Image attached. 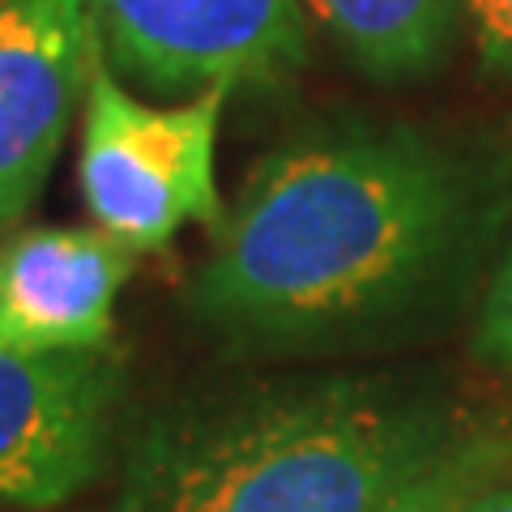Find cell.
<instances>
[{"label": "cell", "instance_id": "obj_1", "mask_svg": "<svg viewBox=\"0 0 512 512\" xmlns=\"http://www.w3.org/2000/svg\"><path fill=\"white\" fill-rule=\"evenodd\" d=\"M483 231V180L440 137L325 124L252 163L188 308L244 355H372L423 333L461 295Z\"/></svg>", "mask_w": 512, "mask_h": 512}, {"label": "cell", "instance_id": "obj_2", "mask_svg": "<svg viewBox=\"0 0 512 512\" xmlns=\"http://www.w3.org/2000/svg\"><path fill=\"white\" fill-rule=\"evenodd\" d=\"M478 440L393 376L244 384L141 431L124 512H389Z\"/></svg>", "mask_w": 512, "mask_h": 512}, {"label": "cell", "instance_id": "obj_3", "mask_svg": "<svg viewBox=\"0 0 512 512\" xmlns=\"http://www.w3.org/2000/svg\"><path fill=\"white\" fill-rule=\"evenodd\" d=\"M227 90L146 103L99 64L82 103L77 184L94 227L133 252H158L188 222L218 227V124Z\"/></svg>", "mask_w": 512, "mask_h": 512}, {"label": "cell", "instance_id": "obj_4", "mask_svg": "<svg viewBox=\"0 0 512 512\" xmlns=\"http://www.w3.org/2000/svg\"><path fill=\"white\" fill-rule=\"evenodd\" d=\"M103 64L158 94L278 86L308 60L303 0H94Z\"/></svg>", "mask_w": 512, "mask_h": 512}, {"label": "cell", "instance_id": "obj_5", "mask_svg": "<svg viewBox=\"0 0 512 512\" xmlns=\"http://www.w3.org/2000/svg\"><path fill=\"white\" fill-rule=\"evenodd\" d=\"M124 363L103 350L0 346V504L52 512L107 470L120 423Z\"/></svg>", "mask_w": 512, "mask_h": 512}, {"label": "cell", "instance_id": "obj_6", "mask_svg": "<svg viewBox=\"0 0 512 512\" xmlns=\"http://www.w3.org/2000/svg\"><path fill=\"white\" fill-rule=\"evenodd\" d=\"M99 64L94 0H0V231L43 197Z\"/></svg>", "mask_w": 512, "mask_h": 512}, {"label": "cell", "instance_id": "obj_7", "mask_svg": "<svg viewBox=\"0 0 512 512\" xmlns=\"http://www.w3.org/2000/svg\"><path fill=\"white\" fill-rule=\"evenodd\" d=\"M137 256L103 227H26L0 244V346L103 350Z\"/></svg>", "mask_w": 512, "mask_h": 512}, {"label": "cell", "instance_id": "obj_8", "mask_svg": "<svg viewBox=\"0 0 512 512\" xmlns=\"http://www.w3.org/2000/svg\"><path fill=\"white\" fill-rule=\"evenodd\" d=\"M308 18L372 82H419L444 69L466 22V0H303Z\"/></svg>", "mask_w": 512, "mask_h": 512}, {"label": "cell", "instance_id": "obj_9", "mask_svg": "<svg viewBox=\"0 0 512 512\" xmlns=\"http://www.w3.org/2000/svg\"><path fill=\"white\" fill-rule=\"evenodd\" d=\"M504 461H508V444L495 436H483L457 461H448L444 470L423 478V483L410 495H402L389 512H453L457 504H466L474 491L491 487V478L504 470Z\"/></svg>", "mask_w": 512, "mask_h": 512}, {"label": "cell", "instance_id": "obj_10", "mask_svg": "<svg viewBox=\"0 0 512 512\" xmlns=\"http://www.w3.org/2000/svg\"><path fill=\"white\" fill-rule=\"evenodd\" d=\"M474 350L495 372L512 376V231H508V244L483 286V299H478Z\"/></svg>", "mask_w": 512, "mask_h": 512}, {"label": "cell", "instance_id": "obj_11", "mask_svg": "<svg viewBox=\"0 0 512 512\" xmlns=\"http://www.w3.org/2000/svg\"><path fill=\"white\" fill-rule=\"evenodd\" d=\"M466 22L483 60L512 77V0H466Z\"/></svg>", "mask_w": 512, "mask_h": 512}, {"label": "cell", "instance_id": "obj_12", "mask_svg": "<svg viewBox=\"0 0 512 512\" xmlns=\"http://www.w3.org/2000/svg\"><path fill=\"white\" fill-rule=\"evenodd\" d=\"M453 512H512V487H483Z\"/></svg>", "mask_w": 512, "mask_h": 512}]
</instances>
